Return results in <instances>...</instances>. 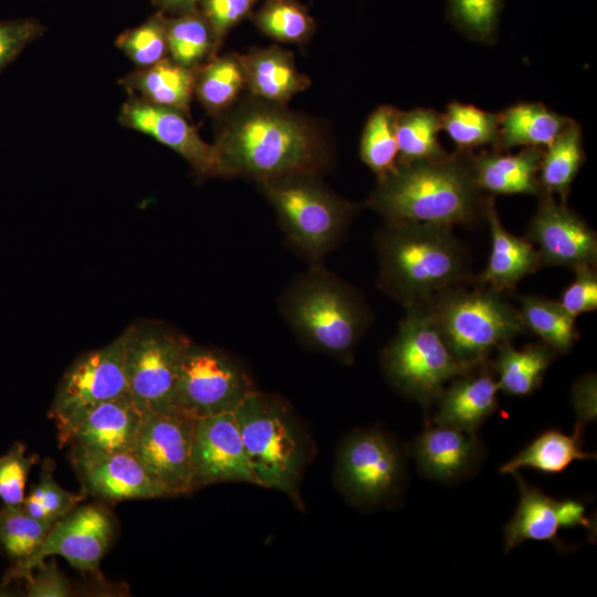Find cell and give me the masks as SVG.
Returning a JSON list of instances; mask_svg holds the SVG:
<instances>
[{"instance_id":"2e32d148","label":"cell","mask_w":597,"mask_h":597,"mask_svg":"<svg viewBox=\"0 0 597 597\" xmlns=\"http://www.w3.org/2000/svg\"><path fill=\"white\" fill-rule=\"evenodd\" d=\"M525 238L537 247L541 265L572 269L596 266V232L553 195L542 192Z\"/></svg>"},{"instance_id":"4316f807","label":"cell","mask_w":597,"mask_h":597,"mask_svg":"<svg viewBox=\"0 0 597 597\" xmlns=\"http://www.w3.org/2000/svg\"><path fill=\"white\" fill-rule=\"evenodd\" d=\"M570 118L542 103H519L498 114V135L492 149L509 151L513 147L546 148Z\"/></svg>"},{"instance_id":"bcb514c9","label":"cell","mask_w":597,"mask_h":597,"mask_svg":"<svg viewBox=\"0 0 597 597\" xmlns=\"http://www.w3.org/2000/svg\"><path fill=\"white\" fill-rule=\"evenodd\" d=\"M38 573L27 579L29 597H65L72 593L69 579L57 568L54 561L43 563L36 568Z\"/></svg>"},{"instance_id":"f1b7e54d","label":"cell","mask_w":597,"mask_h":597,"mask_svg":"<svg viewBox=\"0 0 597 597\" xmlns=\"http://www.w3.org/2000/svg\"><path fill=\"white\" fill-rule=\"evenodd\" d=\"M584 429L575 426L572 436L557 429L547 430L536 437L514 458L500 468L501 473H514L530 468L544 473H559L574 461L595 458L594 453L583 449Z\"/></svg>"},{"instance_id":"f35d334b","label":"cell","mask_w":597,"mask_h":597,"mask_svg":"<svg viewBox=\"0 0 597 597\" xmlns=\"http://www.w3.org/2000/svg\"><path fill=\"white\" fill-rule=\"evenodd\" d=\"M166 21L167 15L157 11L138 27L121 33L115 44L137 69L151 66L169 56Z\"/></svg>"},{"instance_id":"7c38bea8","label":"cell","mask_w":597,"mask_h":597,"mask_svg":"<svg viewBox=\"0 0 597 597\" xmlns=\"http://www.w3.org/2000/svg\"><path fill=\"white\" fill-rule=\"evenodd\" d=\"M124 331L107 345L80 356L65 371L52 404L60 442L93 407L128 394Z\"/></svg>"},{"instance_id":"277c9868","label":"cell","mask_w":597,"mask_h":597,"mask_svg":"<svg viewBox=\"0 0 597 597\" xmlns=\"http://www.w3.org/2000/svg\"><path fill=\"white\" fill-rule=\"evenodd\" d=\"M280 311L303 345L344 364L354 360L373 318L362 294L323 263L310 264L289 284Z\"/></svg>"},{"instance_id":"8d00e7d4","label":"cell","mask_w":597,"mask_h":597,"mask_svg":"<svg viewBox=\"0 0 597 597\" xmlns=\"http://www.w3.org/2000/svg\"><path fill=\"white\" fill-rule=\"evenodd\" d=\"M498 124V114L471 104L452 102L441 113L442 129L457 146V150L474 151L485 145L493 146Z\"/></svg>"},{"instance_id":"836d02e7","label":"cell","mask_w":597,"mask_h":597,"mask_svg":"<svg viewBox=\"0 0 597 597\" xmlns=\"http://www.w3.org/2000/svg\"><path fill=\"white\" fill-rule=\"evenodd\" d=\"M519 312L525 328L555 353L568 352L578 339L576 318L557 301L525 295L520 298Z\"/></svg>"},{"instance_id":"681fc988","label":"cell","mask_w":597,"mask_h":597,"mask_svg":"<svg viewBox=\"0 0 597 597\" xmlns=\"http://www.w3.org/2000/svg\"><path fill=\"white\" fill-rule=\"evenodd\" d=\"M159 12L167 17H177L199 10L201 0H150Z\"/></svg>"},{"instance_id":"60d3db41","label":"cell","mask_w":597,"mask_h":597,"mask_svg":"<svg viewBox=\"0 0 597 597\" xmlns=\"http://www.w3.org/2000/svg\"><path fill=\"white\" fill-rule=\"evenodd\" d=\"M34 462V458L25 455L21 443L0 457V499L4 504L22 505L28 474Z\"/></svg>"},{"instance_id":"e575fe53","label":"cell","mask_w":597,"mask_h":597,"mask_svg":"<svg viewBox=\"0 0 597 597\" xmlns=\"http://www.w3.org/2000/svg\"><path fill=\"white\" fill-rule=\"evenodd\" d=\"M250 19L261 33L282 43L305 44L316 30L315 20L298 0H263Z\"/></svg>"},{"instance_id":"f546056e","label":"cell","mask_w":597,"mask_h":597,"mask_svg":"<svg viewBox=\"0 0 597 597\" xmlns=\"http://www.w3.org/2000/svg\"><path fill=\"white\" fill-rule=\"evenodd\" d=\"M493 365L500 390L510 396L525 397L542 384L555 352L545 345L530 344L516 349L506 342L498 346Z\"/></svg>"},{"instance_id":"603a6c76","label":"cell","mask_w":597,"mask_h":597,"mask_svg":"<svg viewBox=\"0 0 597 597\" xmlns=\"http://www.w3.org/2000/svg\"><path fill=\"white\" fill-rule=\"evenodd\" d=\"M544 148L524 147L517 154L499 150L471 151V165L478 187L493 195L540 196L538 171Z\"/></svg>"},{"instance_id":"cb8c5ba5","label":"cell","mask_w":597,"mask_h":597,"mask_svg":"<svg viewBox=\"0 0 597 597\" xmlns=\"http://www.w3.org/2000/svg\"><path fill=\"white\" fill-rule=\"evenodd\" d=\"M485 219L491 232V251L486 268L476 282L504 293L541 266L540 255L526 238L514 235L503 227L493 197L488 203Z\"/></svg>"},{"instance_id":"4dcf8cb0","label":"cell","mask_w":597,"mask_h":597,"mask_svg":"<svg viewBox=\"0 0 597 597\" xmlns=\"http://www.w3.org/2000/svg\"><path fill=\"white\" fill-rule=\"evenodd\" d=\"M582 127L569 119L556 138L544 148L538 181L542 192L557 195L566 202L572 184L585 161Z\"/></svg>"},{"instance_id":"9a60e30c","label":"cell","mask_w":597,"mask_h":597,"mask_svg":"<svg viewBox=\"0 0 597 597\" xmlns=\"http://www.w3.org/2000/svg\"><path fill=\"white\" fill-rule=\"evenodd\" d=\"M189 117L174 108L130 95L122 105L118 121L146 134L179 154L199 179L229 178L213 144L199 135Z\"/></svg>"},{"instance_id":"d6986e66","label":"cell","mask_w":597,"mask_h":597,"mask_svg":"<svg viewBox=\"0 0 597 597\" xmlns=\"http://www.w3.org/2000/svg\"><path fill=\"white\" fill-rule=\"evenodd\" d=\"M144 416L129 394L104 401L78 420L65 443L95 452H134Z\"/></svg>"},{"instance_id":"9c48e42d","label":"cell","mask_w":597,"mask_h":597,"mask_svg":"<svg viewBox=\"0 0 597 597\" xmlns=\"http://www.w3.org/2000/svg\"><path fill=\"white\" fill-rule=\"evenodd\" d=\"M125 332L128 394L144 412H177L175 387L191 339L160 322L130 325Z\"/></svg>"},{"instance_id":"ffe728a7","label":"cell","mask_w":597,"mask_h":597,"mask_svg":"<svg viewBox=\"0 0 597 597\" xmlns=\"http://www.w3.org/2000/svg\"><path fill=\"white\" fill-rule=\"evenodd\" d=\"M412 452L423 475L450 483L469 476L478 468L483 449L475 433L432 425L417 437Z\"/></svg>"},{"instance_id":"ac0fdd59","label":"cell","mask_w":597,"mask_h":597,"mask_svg":"<svg viewBox=\"0 0 597 597\" xmlns=\"http://www.w3.org/2000/svg\"><path fill=\"white\" fill-rule=\"evenodd\" d=\"M71 460L86 492L104 500L166 498L133 452L105 453L72 448Z\"/></svg>"},{"instance_id":"4fadbf2b","label":"cell","mask_w":597,"mask_h":597,"mask_svg":"<svg viewBox=\"0 0 597 597\" xmlns=\"http://www.w3.org/2000/svg\"><path fill=\"white\" fill-rule=\"evenodd\" d=\"M193 423V418L179 412H145L133 453L168 496L198 489L192 464Z\"/></svg>"},{"instance_id":"8fae6325","label":"cell","mask_w":597,"mask_h":597,"mask_svg":"<svg viewBox=\"0 0 597 597\" xmlns=\"http://www.w3.org/2000/svg\"><path fill=\"white\" fill-rule=\"evenodd\" d=\"M405 461L398 444L376 429H362L341 443L335 482L354 505L374 506L395 499L402 486Z\"/></svg>"},{"instance_id":"d6a6232c","label":"cell","mask_w":597,"mask_h":597,"mask_svg":"<svg viewBox=\"0 0 597 597\" xmlns=\"http://www.w3.org/2000/svg\"><path fill=\"white\" fill-rule=\"evenodd\" d=\"M441 129V113L432 108L398 111L396 117L398 164L444 157L448 153L438 140Z\"/></svg>"},{"instance_id":"d590c367","label":"cell","mask_w":597,"mask_h":597,"mask_svg":"<svg viewBox=\"0 0 597 597\" xmlns=\"http://www.w3.org/2000/svg\"><path fill=\"white\" fill-rule=\"evenodd\" d=\"M399 109L378 106L367 118L359 143L362 161L375 174L377 181L398 165L396 117Z\"/></svg>"},{"instance_id":"b9f144b4","label":"cell","mask_w":597,"mask_h":597,"mask_svg":"<svg viewBox=\"0 0 597 597\" xmlns=\"http://www.w3.org/2000/svg\"><path fill=\"white\" fill-rule=\"evenodd\" d=\"M259 0H201L199 11L210 23L222 45L227 34L241 21L250 18Z\"/></svg>"},{"instance_id":"74e56055","label":"cell","mask_w":597,"mask_h":597,"mask_svg":"<svg viewBox=\"0 0 597 597\" xmlns=\"http://www.w3.org/2000/svg\"><path fill=\"white\" fill-rule=\"evenodd\" d=\"M53 525L33 519L22 506L4 504L0 509V544L15 564L24 563L40 551Z\"/></svg>"},{"instance_id":"44dd1931","label":"cell","mask_w":597,"mask_h":597,"mask_svg":"<svg viewBox=\"0 0 597 597\" xmlns=\"http://www.w3.org/2000/svg\"><path fill=\"white\" fill-rule=\"evenodd\" d=\"M451 381L438 399L432 422L475 433L498 409V380L485 362Z\"/></svg>"},{"instance_id":"7a4b0ae2","label":"cell","mask_w":597,"mask_h":597,"mask_svg":"<svg viewBox=\"0 0 597 597\" xmlns=\"http://www.w3.org/2000/svg\"><path fill=\"white\" fill-rule=\"evenodd\" d=\"M491 198L475 182L471 151L455 150L434 160L398 164L377 181L367 206L385 222L453 228L485 218Z\"/></svg>"},{"instance_id":"30bf717a","label":"cell","mask_w":597,"mask_h":597,"mask_svg":"<svg viewBox=\"0 0 597 597\" xmlns=\"http://www.w3.org/2000/svg\"><path fill=\"white\" fill-rule=\"evenodd\" d=\"M253 390L252 378L235 358L191 341L178 371L175 410L193 419L233 412Z\"/></svg>"},{"instance_id":"c3c4849f","label":"cell","mask_w":597,"mask_h":597,"mask_svg":"<svg viewBox=\"0 0 597 597\" xmlns=\"http://www.w3.org/2000/svg\"><path fill=\"white\" fill-rule=\"evenodd\" d=\"M556 512L561 526H584L593 532V522L586 516V507L583 502L573 499L557 501Z\"/></svg>"},{"instance_id":"d4e9b609","label":"cell","mask_w":597,"mask_h":597,"mask_svg":"<svg viewBox=\"0 0 597 597\" xmlns=\"http://www.w3.org/2000/svg\"><path fill=\"white\" fill-rule=\"evenodd\" d=\"M196 70L175 62L169 56L158 63L136 69L119 80L130 95L149 103L174 108L191 118Z\"/></svg>"},{"instance_id":"7402d4cb","label":"cell","mask_w":597,"mask_h":597,"mask_svg":"<svg viewBox=\"0 0 597 597\" xmlns=\"http://www.w3.org/2000/svg\"><path fill=\"white\" fill-rule=\"evenodd\" d=\"M247 95L286 106L292 97L311 86L307 75L295 64L293 52L279 45L253 49L240 54Z\"/></svg>"},{"instance_id":"52a82bcc","label":"cell","mask_w":597,"mask_h":597,"mask_svg":"<svg viewBox=\"0 0 597 597\" xmlns=\"http://www.w3.org/2000/svg\"><path fill=\"white\" fill-rule=\"evenodd\" d=\"M425 306L452 354L471 366L484 364L498 346L526 332L519 308L483 285L449 289Z\"/></svg>"},{"instance_id":"1f68e13d","label":"cell","mask_w":597,"mask_h":597,"mask_svg":"<svg viewBox=\"0 0 597 597\" xmlns=\"http://www.w3.org/2000/svg\"><path fill=\"white\" fill-rule=\"evenodd\" d=\"M166 22L169 57L175 62L196 70L218 55L221 44L199 10L167 17Z\"/></svg>"},{"instance_id":"484cf974","label":"cell","mask_w":597,"mask_h":597,"mask_svg":"<svg viewBox=\"0 0 597 597\" xmlns=\"http://www.w3.org/2000/svg\"><path fill=\"white\" fill-rule=\"evenodd\" d=\"M517 482L520 500L511 520L504 526V552L509 553L527 540L549 542L563 547L558 537L561 527L557 519V500L541 489L527 483L517 472L512 473Z\"/></svg>"},{"instance_id":"e0dca14e","label":"cell","mask_w":597,"mask_h":597,"mask_svg":"<svg viewBox=\"0 0 597 597\" xmlns=\"http://www.w3.org/2000/svg\"><path fill=\"white\" fill-rule=\"evenodd\" d=\"M192 464L197 488L220 482L259 485L234 411L195 419Z\"/></svg>"},{"instance_id":"f6af8a7d","label":"cell","mask_w":597,"mask_h":597,"mask_svg":"<svg viewBox=\"0 0 597 597\" xmlns=\"http://www.w3.org/2000/svg\"><path fill=\"white\" fill-rule=\"evenodd\" d=\"M30 493L42 503L52 523L66 515L86 496L84 492L75 494L61 488L54 481L50 468H44L40 483L34 485Z\"/></svg>"},{"instance_id":"6da1fadb","label":"cell","mask_w":597,"mask_h":597,"mask_svg":"<svg viewBox=\"0 0 597 597\" xmlns=\"http://www.w3.org/2000/svg\"><path fill=\"white\" fill-rule=\"evenodd\" d=\"M218 119L214 147L229 178L256 184L294 176H321L332 165L325 129L286 106L243 96Z\"/></svg>"},{"instance_id":"5bb4252c","label":"cell","mask_w":597,"mask_h":597,"mask_svg":"<svg viewBox=\"0 0 597 597\" xmlns=\"http://www.w3.org/2000/svg\"><path fill=\"white\" fill-rule=\"evenodd\" d=\"M114 523L109 512L100 505L74 507L57 520L40 551L29 561L15 564L4 583L28 579L44 563L45 557L59 555L82 573L97 574L100 562L113 538Z\"/></svg>"},{"instance_id":"ba28073f","label":"cell","mask_w":597,"mask_h":597,"mask_svg":"<svg viewBox=\"0 0 597 597\" xmlns=\"http://www.w3.org/2000/svg\"><path fill=\"white\" fill-rule=\"evenodd\" d=\"M380 360L388 381L423 408L438 401L449 381L480 366L464 364L452 354L426 306L406 308Z\"/></svg>"},{"instance_id":"83f0119b","label":"cell","mask_w":597,"mask_h":597,"mask_svg":"<svg viewBox=\"0 0 597 597\" xmlns=\"http://www.w3.org/2000/svg\"><path fill=\"white\" fill-rule=\"evenodd\" d=\"M245 88L239 53L216 55L196 69L195 97L216 118L232 108L243 97Z\"/></svg>"},{"instance_id":"7bdbcfd3","label":"cell","mask_w":597,"mask_h":597,"mask_svg":"<svg viewBox=\"0 0 597 597\" xmlns=\"http://www.w3.org/2000/svg\"><path fill=\"white\" fill-rule=\"evenodd\" d=\"M44 31V27L33 18L0 21V71Z\"/></svg>"},{"instance_id":"7dc6e473","label":"cell","mask_w":597,"mask_h":597,"mask_svg":"<svg viewBox=\"0 0 597 597\" xmlns=\"http://www.w3.org/2000/svg\"><path fill=\"white\" fill-rule=\"evenodd\" d=\"M572 400L577 416V426L584 427L594 421L597 415V381L590 373L578 378L573 387Z\"/></svg>"},{"instance_id":"8992f818","label":"cell","mask_w":597,"mask_h":597,"mask_svg":"<svg viewBox=\"0 0 597 597\" xmlns=\"http://www.w3.org/2000/svg\"><path fill=\"white\" fill-rule=\"evenodd\" d=\"M273 207L289 244L310 264L323 260L346 237L360 207L314 175H294L258 182Z\"/></svg>"},{"instance_id":"3957f363","label":"cell","mask_w":597,"mask_h":597,"mask_svg":"<svg viewBox=\"0 0 597 597\" xmlns=\"http://www.w3.org/2000/svg\"><path fill=\"white\" fill-rule=\"evenodd\" d=\"M377 286L405 308L472 280L468 248L452 228L385 222L375 235Z\"/></svg>"},{"instance_id":"5b68a950","label":"cell","mask_w":597,"mask_h":597,"mask_svg":"<svg viewBox=\"0 0 597 597\" xmlns=\"http://www.w3.org/2000/svg\"><path fill=\"white\" fill-rule=\"evenodd\" d=\"M234 415L259 486L283 492L301 509L300 484L312 449L293 409L283 398L255 389Z\"/></svg>"},{"instance_id":"ee69618b","label":"cell","mask_w":597,"mask_h":597,"mask_svg":"<svg viewBox=\"0 0 597 597\" xmlns=\"http://www.w3.org/2000/svg\"><path fill=\"white\" fill-rule=\"evenodd\" d=\"M574 272V281L563 291L558 302L576 318L597 308V273L596 266H583Z\"/></svg>"},{"instance_id":"ab89813d","label":"cell","mask_w":597,"mask_h":597,"mask_svg":"<svg viewBox=\"0 0 597 597\" xmlns=\"http://www.w3.org/2000/svg\"><path fill=\"white\" fill-rule=\"evenodd\" d=\"M503 0H448L451 22L470 39L494 40Z\"/></svg>"}]
</instances>
